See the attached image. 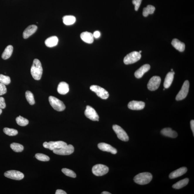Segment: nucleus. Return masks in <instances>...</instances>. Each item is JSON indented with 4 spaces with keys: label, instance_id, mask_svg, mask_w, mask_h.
<instances>
[{
    "label": "nucleus",
    "instance_id": "1",
    "mask_svg": "<svg viewBox=\"0 0 194 194\" xmlns=\"http://www.w3.org/2000/svg\"><path fill=\"white\" fill-rule=\"evenodd\" d=\"M43 68L40 61L37 59L33 60L31 67V73L33 77L35 80H41L43 74Z\"/></svg>",
    "mask_w": 194,
    "mask_h": 194
},
{
    "label": "nucleus",
    "instance_id": "2",
    "mask_svg": "<svg viewBox=\"0 0 194 194\" xmlns=\"http://www.w3.org/2000/svg\"><path fill=\"white\" fill-rule=\"evenodd\" d=\"M153 179V176L150 173L144 172L137 175L134 178V182L139 185L148 184Z\"/></svg>",
    "mask_w": 194,
    "mask_h": 194
},
{
    "label": "nucleus",
    "instance_id": "3",
    "mask_svg": "<svg viewBox=\"0 0 194 194\" xmlns=\"http://www.w3.org/2000/svg\"><path fill=\"white\" fill-rule=\"evenodd\" d=\"M50 104L53 108L57 111L62 112L65 110V106L62 101L53 96L49 97Z\"/></svg>",
    "mask_w": 194,
    "mask_h": 194
},
{
    "label": "nucleus",
    "instance_id": "4",
    "mask_svg": "<svg viewBox=\"0 0 194 194\" xmlns=\"http://www.w3.org/2000/svg\"><path fill=\"white\" fill-rule=\"evenodd\" d=\"M141 57V55L139 52L134 51L128 54L125 57L124 62L126 65H130L138 61Z\"/></svg>",
    "mask_w": 194,
    "mask_h": 194
},
{
    "label": "nucleus",
    "instance_id": "5",
    "mask_svg": "<svg viewBox=\"0 0 194 194\" xmlns=\"http://www.w3.org/2000/svg\"><path fill=\"white\" fill-rule=\"evenodd\" d=\"M67 145L66 143L62 141H50L49 142H45L43 144V146L44 148L49 149V150L53 151L55 149L61 148Z\"/></svg>",
    "mask_w": 194,
    "mask_h": 194
},
{
    "label": "nucleus",
    "instance_id": "6",
    "mask_svg": "<svg viewBox=\"0 0 194 194\" xmlns=\"http://www.w3.org/2000/svg\"><path fill=\"white\" fill-rule=\"evenodd\" d=\"M91 90L97 94L99 97L103 99H107L109 97L108 92L104 88L97 85H92L90 86Z\"/></svg>",
    "mask_w": 194,
    "mask_h": 194
},
{
    "label": "nucleus",
    "instance_id": "7",
    "mask_svg": "<svg viewBox=\"0 0 194 194\" xmlns=\"http://www.w3.org/2000/svg\"><path fill=\"white\" fill-rule=\"evenodd\" d=\"M108 167L105 165L99 164L93 167L92 172L95 175L102 176L107 173L109 171Z\"/></svg>",
    "mask_w": 194,
    "mask_h": 194
},
{
    "label": "nucleus",
    "instance_id": "8",
    "mask_svg": "<svg viewBox=\"0 0 194 194\" xmlns=\"http://www.w3.org/2000/svg\"><path fill=\"white\" fill-rule=\"evenodd\" d=\"M189 87L190 83L188 80H186L184 82L182 89L176 96V100L177 101H180L185 99L188 94Z\"/></svg>",
    "mask_w": 194,
    "mask_h": 194
},
{
    "label": "nucleus",
    "instance_id": "9",
    "mask_svg": "<svg viewBox=\"0 0 194 194\" xmlns=\"http://www.w3.org/2000/svg\"><path fill=\"white\" fill-rule=\"evenodd\" d=\"M113 128L119 139L124 141H128L129 140V137L127 134L121 126L117 125H114Z\"/></svg>",
    "mask_w": 194,
    "mask_h": 194
},
{
    "label": "nucleus",
    "instance_id": "10",
    "mask_svg": "<svg viewBox=\"0 0 194 194\" xmlns=\"http://www.w3.org/2000/svg\"><path fill=\"white\" fill-rule=\"evenodd\" d=\"M161 82V78L159 76H155L151 78L147 84L149 90L154 91L158 89Z\"/></svg>",
    "mask_w": 194,
    "mask_h": 194
},
{
    "label": "nucleus",
    "instance_id": "11",
    "mask_svg": "<svg viewBox=\"0 0 194 194\" xmlns=\"http://www.w3.org/2000/svg\"><path fill=\"white\" fill-rule=\"evenodd\" d=\"M74 151V148L71 145H67L61 148L53 150V152L56 154L61 155H67L71 154Z\"/></svg>",
    "mask_w": 194,
    "mask_h": 194
},
{
    "label": "nucleus",
    "instance_id": "12",
    "mask_svg": "<svg viewBox=\"0 0 194 194\" xmlns=\"http://www.w3.org/2000/svg\"><path fill=\"white\" fill-rule=\"evenodd\" d=\"M4 175L9 178L18 180H22L24 177V175L22 173L15 170H11L6 171L4 173Z\"/></svg>",
    "mask_w": 194,
    "mask_h": 194
},
{
    "label": "nucleus",
    "instance_id": "13",
    "mask_svg": "<svg viewBox=\"0 0 194 194\" xmlns=\"http://www.w3.org/2000/svg\"><path fill=\"white\" fill-rule=\"evenodd\" d=\"M85 114L87 118L92 121H99V116L97 112L93 108L90 106L86 107Z\"/></svg>",
    "mask_w": 194,
    "mask_h": 194
},
{
    "label": "nucleus",
    "instance_id": "14",
    "mask_svg": "<svg viewBox=\"0 0 194 194\" xmlns=\"http://www.w3.org/2000/svg\"><path fill=\"white\" fill-rule=\"evenodd\" d=\"M145 102L141 101H132L128 104V108L132 110H141L145 107Z\"/></svg>",
    "mask_w": 194,
    "mask_h": 194
},
{
    "label": "nucleus",
    "instance_id": "15",
    "mask_svg": "<svg viewBox=\"0 0 194 194\" xmlns=\"http://www.w3.org/2000/svg\"><path fill=\"white\" fill-rule=\"evenodd\" d=\"M98 147L102 151L110 152L113 154H115L117 153V151L114 147L105 143H101L99 144L98 145Z\"/></svg>",
    "mask_w": 194,
    "mask_h": 194
},
{
    "label": "nucleus",
    "instance_id": "16",
    "mask_svg": "<svg viewBox=\"0 0 194 194\" xmlns=\"http://www.w3.org/2000/svg\"><path fill=\"white\" fill-rule=\"evenodd\" d=\"M150 69V65L148 64L142 65L138 70H136L134 73V76L136 78H140L142 77L144 74L148 72Z\"/></svg>",
    "mask_w": 194,
    "mask_h": 194
},
{
    "label": "nucleus",
    "instance_id": "17",
    "mask_svg": "<svg viewBox=\"0 0 194 194\" xmlns=\"http://www.w3.org/2000/svg\"><path fill=\"white\" fill-rule=\"evenodd\" d=\"M187 171V168L185 167L180 168L171 172L169 175V177L171 179L176 178L185 174Z\"/></svg>",
    "mask_w": 194,
    "mask_h": 194
},
{
    "label": "nucleus",
    "instance_id": "18",
    "mask_svg": "<svg viewBox=\"0 0 194 194\" xmlns=\"http://www.w3.org/2000/svg\"><path fill=\"white\" fill-rule=\"evenodd\" d=\"M38 29L36 25H33L29 26L24 31L23 36L24 38L26 39L35 33Z\"/></svg>",
    "mask_w": 194,
    "mask_h": 194
},
{
    "label": "nucleus",
    "instance_id": "19",
    "mask_svg": "<svg viewBox=\"0 0 194 194\" xmlns=\"http://www.w3.org/2000/svg\"><path fill=\"white\" fill-rule=\"evenodd\" d=\"M81 38L83 41L88 44H92L94 41L93 35L89 32H85L82 33Z\"/></svg>",
    "mask_w": 194,
    "mask_h": 194
},
{
    "label": "nucleus",
    "instance_id": "20",
    "mask_svg": "<svg viewBox=\"0 0 194 194\" xmlns=\"http://www.w3.org/2000/svg\"><path fill=\"white\" fill-rule=\"evenodd\" d=\"M57 91L59 94L65 95L69 91V85L65 82H62L59 83L57 88Z\"/></svg>",
    "mask_w": 194,
    "mask_h": 194
},
{
    "label": "nucleus",
    "instance_id": "21",
    "mask_svg": "<svg viewBox=\"0 0 194 194\" xmlns=\"http://www.w3.org/2000/svg\"><path fill=\"white\" fill-rule=\"evenodd\" d=\"M174 74L175 72L173 71L169 72L167 74L163 83L165 89H168L171 86L173 80Z\"/></svg>",
    "mask_w": 194,
    "mask_h": 194
},
{
    "label": "nucleus",
    "instance_id": "22",
    "mask_svg": "<svg viewBox=\"0 0 194 194\" xmlns=\"http://www.w3.org/2000/svg\"><path fill=\"white\" fill-rule=\"evenodd\" d=\"M161 133L163 136L172 138H176L178 136L177 132L170 128H163L161 131Z\"/></svg>",
    "mask_w": 194,
    "mask_h": 194
},
{
    "label": "nucleus",
    "instance_id": "23",
    "mask_svg": "<svg viewBox=\"0 0 194 194\" xmlns=\"http://www.w3.org/2000/svg\"><path fill=\"white\" fill-rule=\"evenodd\" d=\"M171 44L173 46L180 52H183L185 48V45L177 38H174Z\"/></svg>",
    "mask_w": 194,
    "mask_h": 194
},
{
    "label": "nucleus",
    "instance_id": "24",
    "mask_svg": "<svg viewBox=\"0 0 194 194\" xmlns=\"http://www.w3.org/2000/svg\"><path fill=\"white\" fill-rule=\"evenodd\" d=\"M58 42V38L56 36H52L48 38L45 42L46 45L49 48L54 47L57 45Z\"/></svg>",
    "mask_w": 194,
    "mask_h": 194
},
{
    "label": "nucleus",
    "instance_id": "25",
    "mask_svg": "<svg viewBox=\"0 0 194 194\" xmlns=\"http://www.w3.org/2000/svg\"><path fill=\"white\" fill-rule=\"evenodd\" d=\"M14 48L11 45L8 46L5 49L1 55V57L4 60L9 59L11 57L13 52Z\"/></svg>",
    "mask_w": 194,
    "mask_h": 194
},
{
    "label": "nucleus",
    "instance_id": "26",
    "mask_svg": "<svg viewBox=\"0 0 194 194\" xmlns=\"http://www.w3.org/2000/svg\"><path fill=\"white\" fill-rule=\"evenodd\" d=\"M189 180L188 178L182 179L176 183L172 186L173 188L176 189H180L185 186L188 184Z\"/></svg>",
    "mask_w": 194,
    "mask_h": 194
},
{
    "label": "nucleus",
    "instance_id": "27",
    "mask_svg": "<svg viewBox=\"0 0 194 194\" xmlns=\"http://www.w3.org/2000/svg\"><path fill=\"white\" fill-rule=\"evenodd\" d=\"M63 22L66 25H70L73 24L76 22V18L73 16H65L63 18Z\"/></svg>",
    "mask_w": 194,
    "mask_h": 194
},
{
    "label": "nucleus",
    "instance_id": "28",
    "mask_svg": "<svg viewBox=\"0 0 194 194\" xmlns=\"http://www.w3.org/2000/svg\"><path fill=\"white\" fill-rule=\"evenodd\" d=\"M155 10V8L153 6L148 5L146 7L144 8L143 11V15L144 17H146L149 14H153Z\"/></svg>",
    "mask_w": 194,
    "mask_h": 194
},
{
    "label": "nucleus",
    "instance_id": "29",
    "mask_svg": "<svg viewBox=\"0 0 194 194\" xmlns=\"http://www.w3.org/2000/svg\"><path fill=\"white\" fill-rule=\"evenodd\" d=\"M10 147L11 149L14 152L19 153L23 151L24 147L21 144L16 143H13L11 144Z\"/></svg>",
    "mask_w": 194,
    "mask_h": 194
},
{
    "label": "nucleus",
    "instance_id": "30",
    "mask_svg": "<svg viewBox=\"0 0 194 194\" xmlns=\"http://www.w3.org/2000/svg\"><path fill=\"white\" fill-rule=\"evenodd\" d=\"M25 97L27 101L30 105H33L35 103L34 97L31 91H27L25 93Z\"/></svg>",
    "mask_w": 194,
    "mask_h": 194
},
{
    "label": "nucleus",
    "instance_id": "31",
    "mask_svg": "<svg viewBox=\"0 0 194 194\" xmlns=\"http://www.w3.org/2000/svg\"><path fill=\"white\" fill-rule=\"evenodd\" d=\"M16 121L17 124L21 126H26L29 123L28 119L21 116H19L16 118Z\"/></svg>",
    "mask_w": 194,
    "mask_h": 194
},
{
    "label": "nucleus",
    "instance_id": "32",
    "mask_svg": "<svg viewBox=\"0 0 194 194\" xmlns=\"http://www.w3.org/2000/svg\"><path fill=\"white\" fill-rule=\"evenodd\" d=\"M4 132L6 134L9 136H15L17 135L18 133L17 130L8 128H4Z\"/></svg>",
    "mask_w": 194,
    "mask_h": 194
},
{
    "label": "nucleus",
    "instance_id": "33",
    "mask_svg": "<svg viewBox=\"0 0 194 194\" xmlns=\"http://www.w3.org/2000/svg\"><path fill=\"white\" fill-rule=\"evenodd\" d=\"M62 171L64 174L66 176H68L72 178H75L76 177V175L73 171L71 170L67 169V168H63L62 169Z\"/></svg>",
    "mask_w": 194,
    "mask_h": 194
},
{
    "label": "nucleus",
    "instance_id": "34",
    "mask_svg": "<svg viewBox=\"0 0 194 194\" xmlns=\"http://www.w3.org/2000/svg\"><path fill=\"white\" fill-rule=\"evenodd\" d=\"M0 82L4 85H8L11 82L10 77L0 74Z\"/></svg>",
    "mask_w": 194,
    "mask_h": 194
},
{
    "label": "nucleus",
    "instance_id": "35",
    "mask_svg": "<svg viewBox=\"0 0 194 194\" xmlns=\"http://www.w3.org/2000/svg\"><path fill=\"white\" fill-rule=\"evenodd\" d=\"M35 158L39 161H49L50 158L49 156L43 153H38L35 155Z\"/></svg>",
    "mask_w": 194,
    "mask_h": 194
},
{
    "label": "nucleus",
    "instance_id": "36",
    "mask_svg": "<svg viewBox=\"0 0 194 194\" xmlns=\"http://www.w3.org/2000/svg\"><path fill=\"white\" fill-rule=\"evenodd\" d=\"M142 0H133L132 4L134 5V9L136 11H137L141 4Z\"/></svg>",
    "mask_w": 194,
    "mask_h": 194
},
{
    "label": "nucleus",
    "instance_id": "37",
    "mask_svg": "<svg viewBox=\"0 0 194 194\" xmlns=\"http://www.w3.org/2000/svg\"><path fill=\"white\" fill-rule=\"evenodd\" d=\"M7 92V88L5 85L0 82V96L6 94Z\"/></svg>",
    "mask_w": 194,
    "mask_h": 194
},
{
    "label": "nucleus",
    "instance_id": "38",
    "mask_svg": "<svg viewBox=\"0 0 194 194\" xmlns=\"http://www.w3.org/2000/svg\"><path fill=\"white\" fill-rule=\"evenodd\" d=\"M6 107V104L4 97H0V109H4Z\"/></svg>",
    "mask_w": 194,
    "mask_h": 194
},
{
    "label": "nucleus",
    "instance_id": "39",
    "mask_svg": "<svg viewBox=\"0 0 194 194\" xmlns=\"http://www.w3.org/2000/svg\"><path fill=\"white\" fill-rule=\"evenodd\" d=\"M93 35L94 38H97L100 37L101 34L100 32L97 31L94 32Z\"/></svg>",
    "mask_w": 194,
    "mask_h": 194
},
{
    "label": "nucleus",
    "instance_id": "40",
    "mask_svg": "<svg viewBox=\"0 0 194 194\" xmlns=\"http://www.w3.org/2000/svg\"><path fill=\"white\" fill-rule=\"evenodd\" d=\"M191 128L193 132V136H194V121L193 120H192L190 122Z\"/></svg>",
    "mask_w": 194,
    "mask_h": 194
},
{
    "label": "nucleus",
    "instance_id": "41",
    "mask_svg": "<svg viewBox=\"0 0 194 194\" xmlns=\"http://www.w3.org/2000/svg\"><path fill=\"white\" fill-rule=\"evenodd\" d=\"M66 192L61 190H56L55 194H66Z\"/></svg>",
    "mask_w": 194,
    "mask_h": 194
},
{
    "label": "nucleus",
    "instance_id": "42",
    "mask_svg": "<svg viewBox=\"0 0 194 194\" xmlns=\"http://www.w3.org/2000/svg\"><path fill=\"white\" fill-rule=\"evenodd\" d=\"M102 194H111V193H110L109 192H106V191H104L103 192H102Z\"/></svg>",
    "mask_w": 194,
    "mask_h": 194
},
{
    "label": "nucleus",
    "instance_id": "43",
    "mask_svg": "<svg viewBox=\"0 0 194 194\" xmlns=\"http://www.w3.org/2000/svg\"><path fill=\"white\" fill-rule=\"evenodd\" d=\"M2 110H1V109H0V115L1 114V113H2Z\"/></svg>",
    "mask_w": 194,
    "mask_h": 194
},
{
    "label": "nucleus",
    "instance_id": "44",
    "mask_svg": "<svg viewBox=\"0 0 194 194\" xmlns=\"http://www.w3.org/2000/svg\"><path fill=\"white\" fill-rule=\"evenodd\" d=\"M139 52V53H141L142 52V51H140Z\"/></svg>",
    "mask_w": 194,
    "mask_h": 194
},
{
    "label": "nucleus",
    "instance_id": "45",
    "mask_svg": "<svg viewBox=\"0 0 194 194\" xmlns=\"http://www.w3.org/2000/svg\"><path fill=\"white\" fill-rule=\"evenodd\" d=\"M171 72L173 71V69H171Z\"/></svg>",
    "mask_w": 194,
    "mask_h": 194
},
{
    "label": "nucleus",
    "instance_id": "46",
    "mask_svg": "<svg viewBox=\"0 0 194 194\" xmlns=\"http://www.w3.org/2000/svg\"><path fill=\"white\" fill-rule=\"evenodd\" d=\"M163 90H165V89H163Z\"/></svg>",
    "mask_w": 194,
    "mask_h": 194
}]
</instances>
